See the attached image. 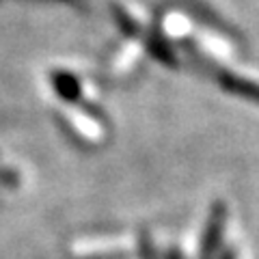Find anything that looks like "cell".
I'll return each mask as SVG.
<instances>
[{
  "label": "cell",
  "instance_id": "cell-1",
  "mask_svg": "<svg viewBox=\"0 0 259 259\" xmlns=\"http://www.w3.org/2000/svg\"><path fill=\"white\" fill-rule=\"evenodd\" d=\"M225 221H227V209H225V205L216 203L212 209V216H209L207 229H205L203 248H201L203 257H212L214 250L218 248V244H221V238H223V231H225Z\"/></svg>",
  "mask_w": 259,
  "mask_h": 259
},
{
  "label": "cell",
  "instance_id": "cell-2",
  "mask_svg": "<svg viewBox=\"0 0 259 259\" xmlns=\"http://www.w3.org/2000/svg\"><path fill=\"white\" fill-rule=\"evenodd\" d=\"M221 84L227 91L236 93L240 97H246L250 102H259V84L257 82H250L246 78H238V76H231V74H225L221 76Z\"/></svg>",
  "mask_w": 259,
  "mask_h": 259
},
{
  "label": "cell",
  "instance_id": "cell-3",
  "mask_svg": "<svg viewBox=\"0 0 259 259\" xmlns=\"http://www.w3.org/2000/svg\"><path fill=\"white\" fill-rule=\"evenodd\" d=\"M56 89L65 95V97H76L78 93V84H76V80L71 78V76H56Z\"/></svg>",
  "mask_w": 259,
  "mask_h": 259
},
{
  "label": "cell",
  "instance_id": "cell-4",
  "mask_svg": "<svg viewBox=\"0 0 259 259\" xmlns=\"http://www.w3.org/2000/svg\"><path fill=\"white\" fill-rule=\"evenodd\" d=\"M223 259H236V257H233V253H227V255H225Z\"/></svg>",
  "mask_w": 259,
  "mask_h": 259
}]
</instances>
